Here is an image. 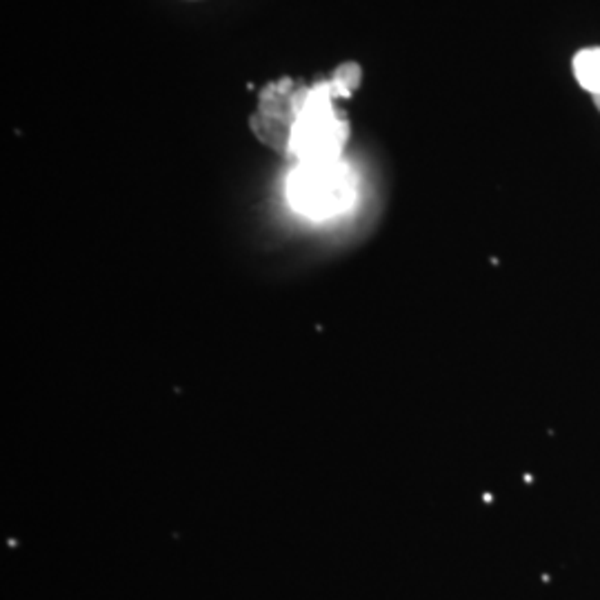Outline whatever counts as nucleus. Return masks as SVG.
<instances>
[{"instance_id": "nucleus-1", "label": "nucleus", "mask_w": 600, "mask_h": 600, "mask_svg": "<svg viewBox=\"0 0 600 600\" xmlns=\"http://www.w3.org/2000/svg\"><path fill=\"white\" fill-rule=\"evenodd\" d=\"M287 194L300 214L327 218L350 207L354 200V178L341 160L298 163L289 176Z\"/></svg>"}, {"instance_id": "nucleus-2", "label": "nucleus", "mask_w": 600, "mask_h": 600, "mask_svg": "<svg viewBox=\"0 0 600 600\" xmlns=\"http://www.w3.org/2000/svg\"><path fill=\"white\" fill-rule=\"evenodd\" d=\"M347 127L333 114L325 92H316L300 109L292 127V151L300 163L316 160H338L345 145Z\"/></svg>"}, {"instance_id": "nucleus-3", "label": "nucleus", "mask_w": 600, "mask_h": 600, "mask_svg": "<svg viewBox=\"0 0 600 600\" xmlns=\"http://www.w3.org/2000/svg\"><path fill=\"white\" fill-rule=\"evenodd\" d=\"M574 74L578 78L580 87L594 94V98L600 96V50H583L574 59Z\"/></svg>"}, {"instance_id": "nucleus-4", "label": "nucleus", "mask_w": 600, "mask_h": 600, "mask_svg": "<svg viewBox=\"0 0 600 600\" xmlns=\"http://www.w3.org/2000/svg\"><path fill=\"white\" fill-rule=\"evenodd\" d=\"M594 100H596V105L600 107V96H598V98H594Z\"/></svg>"}]
</instances>
